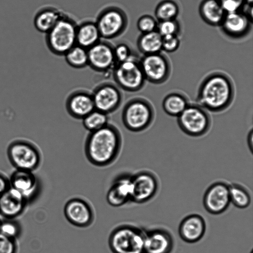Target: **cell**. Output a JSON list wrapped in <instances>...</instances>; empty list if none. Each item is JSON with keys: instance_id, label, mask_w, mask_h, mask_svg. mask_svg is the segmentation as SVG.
<instances>
[{"instance_id": "cell-1", "label": "cell", "mask_w": 253, "mask_h": 253, "mask_svg": "<svg viewBox=\"0 0 253 253\" xmlns=\"http://www.w3.org/2000/svg\"><path fill=\"white\" fill-rule=\"evenodd\" d=\"M235 86L231 78L222 72L209 73L201 83L197 96V104L208 111L220 112L232 104Z\"/></svg>"}, {"instance_id": "cell-2", "label": "cell", "mask_w": 253, "mask_h": 253, "mask_svg": "<svg viewBox=\"0 0 253 253\" xmlns=\"http://www.w3.org/2000/svg\"><path fill=\"white\" fill-rule=\"evenodd\" d=\"M122 143L121 134L114 126L108 124L90 132L85 143V152L88 160L97 166L112 163L119 152Z\"/></svg>"}, {"instance_id": "cell-3", "label": "cell", "mask_w": 253, "mask_h": 253, "mask_svg": "<svg viewBox=\"0 0 253 253\" xmlns=\"http://www.w3.org/2000/svg\"><path fill=\"white\" fill-rule=\"evenodd\" d=\"M78 24L64 14L56 24L45 34V41L49 51L58 56L64 55L76 42Z\"/></svg>"}, {"instance_id": "cell-4", "label": "cell", "mask_w": 253, "mask_h": 253, "mask_svg": "<svg viewBox=\"0 0 253 253\" xmlns=\"http://www.w3.org/2000/svg\"><path fill=\"white\" fill-rule=\"evenodd\" d=\"M122 118L126 128L133 132H140L151 125L155 118V110L148 100L136 97L125 105Z\"/></svg>"}, {"instance_id": "cell-5", "label": "cell", "mask_w": 253, "mask_h": 253, "mask_svg": "<svg viewBox=\"0 0 253 253\" xmlns=\"http://www.w3.org/2000/svg\"><path fill=\"white\" fill-rule=\"evenodd\" d=\"M8 158L16 169L33 171L40 165L41 155L39 148L28 139L12 141L7 149Z\"/></svg>"}, {"instance_id": "cell-6", "label": "cell", "mask_w": 253, "mask_h": 253, "mask_svg": "<svg viewBox=\"0 0 253 253\" xmlns=\"http://www.w3.org/2000/svg\"><path fill=\"white\" fill-rule=\"evenodd\" d=\"M95 22L101 39L107 41L120 37L126 31L128 19L122 8L110 5L101 10Z\"/></svg>"}, {"instance_id": "cell-7", "label": "cell", "mask_w": 253, "mask_h": 253, "mask_svg": "<svg viewBox=\"0 0 253 253\" xmlns=\"http://www.w3.org/2000/svg\"><path fill=\"white\" fill-rule=\"evenodd\" d=\"M177 124L186 134L200 137L210 130L211 119L208 111L198 104H189L177 117Z\"/></svg>"}, {"instance_id": "cell-8", "label": "cell", "mask_w": 253, "mask_h": 253, "mask_svg": "<svg viewBox=\"0 0 253 253\" xmlns=\"http://www.w3.org/2000/svg\"><path fill=\"white\" fill-rule=\"evenodd\" d=\"M113 75L118 86L129 92L140 90L146 81L140 59L134 54L127 60L117 63L113 69Z\"/></svg>"}, {"instance_id": "cell-9", "label": "cell", "mask_w": 253, "mask_h": 253, "mask_svg": "<svg viewBox=\"0 0 253 253\" xmlns=\"http://www.w3.org/2000/svg\"><path fill=\"white\" fill-rule=\"evenodd\" d=\"M144 232L131 226H123L115 229L109 239L113 253H143Z\"/></svg>"}, {"instance_id": "cell-10", "label": "cell", "mask_w": 253, "mask_h": 253, "mask_svg": "<svg viewBox=\"0 0 253 253\" xmlns=\"http://www.w3.org/2000/svg\"><path fill=\"white\" fill-rule=\"evenodd\" d=\"M140 65L146 80L160 84L169 78L171 67L169 60L160 52L144 55L140 59Z\"/></svg>"}, {"instance_id": "cell-11", "label": "cell", "mask_w": 253, "mask_h": 253, "mask_svg": "<svg viewBox=\"0 0 253 253\" xmlns=\"http://www.w3.org/2000/svg\"><path fill=\"white\" fill-rule=\"evenodd\" d=\"M158 181L156 176L148 171L139 172L131 176L130 201L141 204L151 200L156 194Z\"/></svg>"}, {"instance_id": "cell-12", "label": "cell", "mask_w": 253, "mask_h": 253, "mask_svg": "<svg viewBox=\"0 0 253 253\" xmlns=\"http://www.w3.org/2000/svg\"><path fill=\"white\" fill-rule=\"evenodd\" d=\"M88 65L98 72L114 69L117 62L114 53V46L109 42L101 40L87 49Z\"/></svg>"}, {"instance_id": "cell-13", "label": "cell", "mask_w": 253, "mask_h": 253, "mask_svg": "<svg viewBox=\"0 0 253 253\" xmlns=\"http://www.w3.org/2000/svg\"><path fill=\"white\" fill-rule=\"evenodd\" d=\"M91 94L95 109L107 114L115 111L122 101L120 90L111 83L100 84Z\"/></svg>"}, {"instance_id": "cell-14", "label": "cell", "mask_w": 253, "mask_h": 253, "mask_svg": "<svg viewBox=\"0 0 253 253\" xmlns=\"http://www.w3.org/2000/svg\"><path fill=\"white\" fill-rule=\"evenodd\" d=\"M230 203L229 185L223 182L212 184L206 190L203 198L205 209L212 214L223 212Z\"/></svg>"}, {"instance_id": "cell-15", "label": "cell", "mask_w": 253, "mask_h": 253, "mask_svg": "<svg viewBox=\"0 0 253 253\" xmlns=\"http://www.w3.org/2000/svg\"><path fill=\"white\" fill-rule=\"evenodd\" d=\"M9 186L18 191L29 203L38 195L39 180L33 171L16 169L9 179Z\"/></svg>"}, {"instance_id": "cell-16", "label": "cell", "mask_w": 253, "mask_h": 253, "mask_svg": "<svg viewBox=\"0 0 253 253\" xmlns=\"http://www.w3.org/2000/svg\"><path fill=\"white\" fill-rule=\"evenodd\" d=\"M173 240L167 230L154 229L144 232L143 253H171Z\"/></svg>"}, {"instance_id": "cell-17", "label": "cell", "mask_w": 253, "mask_h": 253, "mask_svg": "<svg viewBox=\"0 0 253 253\" xmlns=\"http://www.w3.org/2000/svg\"><path fill=\"white\" fill-rule=\"evenodd\" d=\"M28 203L18 191L9 186L0 195V215L14 219L23 213Z\"/></svg>"}, {"instance_id": "cell-18", "label": "cell", "mask_w": 253, "mask_h": 253, "mask_svg": "<svg viewBox=\"0 0 253 253\" xmlns=\"http://www.w3.org/2000/svg\"><path fill=\"white\" fill-rule=\"evenodd\" d=\"M64 213L67 220L78 227H86L92 222L93 216L89 205L80 199L69 200L64 207Z\"/></svg>"}, {"instance_id": "cell-19", "label": "cell", "mask_w": 253, "mask_h": 253, "mask_svg": "<svg viewBox=\"0 0 253 253\" xmlns=\"http://www.w3.org/2000/svg\"><path fill=\"white\" fill-rule=\"evenodd\" d=\"M66 109L75 118L83 119L95 109L92 94L79 90L71 93L66 100Z\"/></svg>"}, {"instance_id": "cell-20", "label": "cell", "mask_w": 253, "mask_h": 253, "mask_svg": "<svg viewBox=\"0 0 253 253\" xmlns=\"http://www.w3.org/2000/svg\"><path fill=\"white\" fill-rule=\"evenodd\" d=\"M206 229L204 219L199 214H190L181 221L178 232L181 238L189 243H196L204 236Z\"/></svg>"}, {"instance_id": "cell-21", "label": "cell", "mask_w": 253, "mask_h": 253, "mask_svg": "<svg viewBox=\"0 0 253 253\" xmlns=\"http://www.w3.org/2000/svg\"><path fill=\"white\" fill-rule=\"evenodd\" d=\"M252 20L246 13L240 11L226 13L220 24L222 29L232 38H241L250 31Z\"/></svg>"}, {"instance_id": "cell-22", "label": "cell", "mask_w": 253, "mask_h": 253, "mask_svg": "<svg viewBox=\"0 0 253 253\" xmlns=\"http://www.w3.org/2000/svg\"><path fill=\"white\" fill-rule=\"evenodd\" d=\"M131 197V176L125 175L117 178L109 188L106 195L107 203L111 206H123Z\"/></svg>"}, {"instance_id": "cell-23", "label": "cell", "mask_w": 253, "mask_h": 253, "mask_svg": "<svg viewBox=\"0 0 253 253\" xmlns=\"http://www.w3.org/2000/svg\"><path fill=\"white\" fill-rule=\"evenodd\" d=\"M64 15V13L54 7H42L36 12L34 16L33 24L35 28L39 32L45 35Z\"/></svg>"}, {"instance_id": "cell-24", "label": "cell", "mask_w": 253, "mask_h": 253, "mask_svg": "<svg viewBox=\"0 0 253 253\" xmlns=\"http://www.w3.org/2000/svg\"><path fill=\"white\" fill-rule=\"evenodd\" d=\"M101 40L99 30L94 21L85 20L78 24L77 44L88 49Z\"/></svg>"}, {"instance_id": "cell-25", "label": "cell", "mask_w": 253, "mask_h": 253, "mask_svg": "<svg viewBox=\"0 0 253 253\" xmlns=\"http://www.w3.org/2000/svg\"><path fill=\"white\" fill-rule=\"evenodd\" d=\"M199 12L202 19L212 26H220L226 14L218 0H203Z\"/></svg>"}, {"instance_id": "cell-26", "label": "cell", "mask_w": 253, "mask_h": 253, "mask_svg": "<svg viewBox=\"0 0 253 253\" xmlns=\"http://www.w3.org/2000/svg\"><path fill=\"white\" fill-rule=\"evenodd\" d=\"M189 104V99L184 93L174 91L165 97L162 106L163 110L168 115L178 117Z\"/></svg>"}, {"instance_id": "cell-27", "label": "cell", "mask_w": 253, "mask_h": 253, "mask_svg": "<svg viewBox=\"0 0 253 253\" xmlns=\"http://www.w3.org/2000/svg\"><path fill=\"white\" fill-rule=\"evenodd\" d=\"M162 38L156 30L141 34L137 40V48L144 55L160 52L162 50Z\"/></svg>"}, {"instance_id": "cell-28", "label": "cell", "mask_w": 253, "mask_h": 253, "mask_svg": "<svg viewBox=\"0 0 253 253\" xmlns=\"http://www.w3.org/2000/svg\"><path fill=\"white\" fill-rule=\"evenodd\" d=\"M67 63L75 68H82L88 65L87 49L76 44L65 55Z\"/></svg>"}, {"instance_id": "cell-29", "label": "cell", "mask_w": 253, "mask_h": 253, "mask_svg": "<svg viewBox=\"0 0 253 253\" xmlns=\"http://www.w3.org/2000/svg\"><path fill=\"white\" fill-rule=\"evenodd\" d=\"M82 120L84 126L90 132L107 125L109 118L108 114L94 109Z\"/></svg>"}, {"instance_id": "cell-30", "label": "cell", "mask_w": 253, "mask_h": 253, "mask_svg": "<svg viewBox=\"0 0 253 253\" xmlns=\"http://www.w3.org/2000/svg\"><path fill=\"white\" fill-rule=\"evenodd\" d=\"M230 202L240 209L247 208L251 203V197L248 190L242 186L233 184L229 185Z\"/></svg>"}, {"instance_id": "cell-31", "label": "cell", "mask_w": 253, "mask_h": 253, "mask_svg": "<svg viewBox=\"0 0 253 253\" xmlns=\"http://www.w3.org/2000/svg\"><path fill=\"white\" fill-rule=\"evenodd\" d=\"M179 13L177 4L171 0H164L156 7L155 15L159 21L174 20Z\"/></svg>"}, {"instance_id": "cell-32", "label": "cell", "mask_w": 253, "mask_h": 253, "mask_svg": "<svg viewBox=\"0 0 253 253\" xmlns=\"http://www.w3.org/2000/svg\"><path fill=\"white\" fill-rule=\"evenodd\" d=\"M21 231L19 224L14 219L4 218L0 221V233L6 237L16 240Z\"/></svg>"}, {"instance_id": "cell-33", "label": "cell", "mask_w": 253, "mask_h": 253, "mask_svg": "<svg viewBox=\"0 0 253 253\" xmlns=\"http://www.w3.org/2000/svg\"><path fill=\"white\" fill-rule=\"evenodd\" d=\"M158 22L152 16L145 14L137 20L136 26L141 34L151 32L157 30Z\"/></svg>"}, {"instance_id": "cell-34", "label": "cell", "mask_w": 253, "mask_h": 253, "mask_svg": "<svg viewBox=\"0 0 253 253\" xmlns=\"http://www.w3.org/2000/svg\"><path fill=\"white\" fill-rule=\"evenodd\" d=\"M179 26L177 22L174 20L159 21L156 31L162 36L177 35Z\"/></svg>"}, {"instance_id": "cell-35", "label": "cell", "mask_w": 253, "mask_h": 253, "mask_svg": "<svg viewBox=\"0 0 253 253\" xmlns=\"http://www.w3.org/2000/svg\"><path fill=\"white\" fill-rule=\"evenodd\" d=\"M114 53L117 64L127 60L134 54L129 45L125 42L114 46Z\"/></svg>"}, {"instance_id": "cell-36", "label": "cell", "mask_w": 253, "mask_h": 253, "mask_svg": "<svg viewBox=\"0 0 253 253\" xmlns=\"http://www.w3.org/2000/svg\"><path fill=\"white\" fill-rule=\"evenodd\" d=\"M162 37V50L167 52H173L178 49L180 45V40L177 35Z\"/></svg>"}, {"instance_id": "cell-37", "label": "cell", "mask_w": 253, "mask_h": 253, "mask_svg": "<svg viewBox=\"0 0 253 253\" xmlns=\"http://www.w3.org/2000/svg\"><path fill=\"white\" fill-rule=\"evenodd\" d=\"M16 240L0 233V253H16Z\"/></svg>"}, {"instance_id": "cell-38", "label": "cell", "mask_w": 253, "mask_h": 253, "mask_svg": "<svg viewBox=\"0 0 253 253\" xmlns=\"http://www.w3.org/2000/svg\"><path fill=\"white\" fill-rule=\"evenodd\" d=\"M225 13L240 11L244 0H218Z\"/></svg>"}, {"instance_id": "cell-39", "label": "cell", "mask_w": 253, "mask_h": 253, "mask_svg": "<svg viewBox=\"0 0 253 253\" xmlns=\"http://www.w3.org/2000/svg\"><path fill=\"white\" fill-rule=\"evenodd\" d=\"M9 187V180L0 174V195Z\"/></svg>"}, {"instance_id": "cell-40", "label": "cell", "mask_w": 253, "mask_h": 253, "mask_svg": "<svg viewBox=\"0 0 253 253\" xmlns=\"http://www.w3.org/2000/svg\"><path fill=\"white\" fill-rule=\"evenodd\" d=\"M247 142L251 151L253 152V132L252 129L249 132L247 138Z\"/></svg>"}, {"instance_id": "cell-41", "label": "cell", "mask_w": 253, "mask_h": 253, "mask_svg": "<svg viewBox=\"0 0 253 253\" xmlns=\"http://www.w3.org/2000/svg\"><path fill=\"white\" fill-rule=\"evenodd\" d=\"M245 2H246L249 5H252L253 0H244Z\"/></svg>"}, {"instance_id": "cell-42", "label": "cell", "mask_w": 253, "mask_h": 253, "mask_svg": "<svg viewBox=\"0 0 253 253\" xmlns=\"http://www.w3.org/2000/svg\"></svg>"}]
</instances>
